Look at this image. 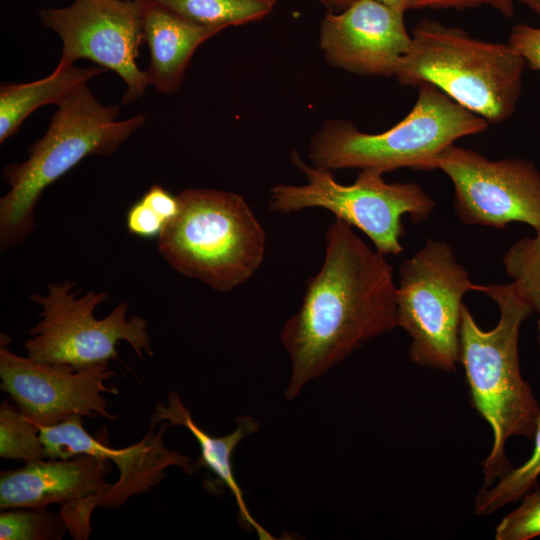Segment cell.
I'll use <instances>...</instances> for the list:
<instances>
[{"mask_svg":"<svg viewBox=\"0 0 540 540\" xmlns=\"http://www.w3.org/2000/svg\"><path fill=\"white\" fill-rule=\"evenodd\" d=\"M534 449L521 466L510 469L497 483L483 487L474 501V511L479 515L491 514L508 503L518 501L536 484L540 475V419L534 434Z\"/></svg>","mask_w":540,"mask_h":540,"instance_id":"ffe728a7","label":"cell"},{"mask_svg":"<svg viewBox=\"0 0 540 540\" xmlns=\"http://www.w3.org/2000/svg\"><path fill=\"white\" fill-rule=\"evenodd\" d=\"M37 426V425H36ZM170 425L163 421L158 430L150 424L146 435L137 443L123 448H111L105 439L92 437L75 416L54 426H37L44 445L46 459H70L81 454L102 456L114 464L119 479L103 497L101 506L118 508L137 494L148 492L165 477L172 466L186 473L194 470L188 455L169 450L163 436Z\"/></svg>","mask_w":540,"mask_h":540,"instance_id":"4fadbf2b","label":"cell"},{"mask_svg":"<svg viewBox=\"0 0 540 540\" xmlns=\"http://www.w3.org/2000/svg\"><path fill=\"white\" fill-rule=\"evenodd\" d=\"M163 421L170 426H183L194 436L200 448V458L195 467H207L227 486L236 501L239 519L245 529L254 531L261 540L274 539L252 517L232 467L235 448L246 436L259 430V423L250 416H242L237 419L238 425L232 433L219 437L211 436L195 423L176 392L169 394L167 405L157 403L154 408L150 424L157 425Z\"/></svg>","mask_w":540,"mask_h":540,"instance_id":"e0dca14e","label":"cell"},{"mask_svg":"<svg viewBox=\"0 0 540 540\" xmlns=\"http://www.w3.org/2000/svg\"><path fill=\"white\" fill-rule=\"evenodd\" d=\"M222 30L196 24L154 1H147L143 31L150 51V64L145 71L150 85L162 93H175L195 50Z\"/></svg>","mask_w":540,"mask_h":540,"instance_id":"2e32d148","label":"cell"},{"mask_svg":"<svg viewBox=\"0 0 540 540\" xmlns=\"http://www.w3.org/2000/svg\"><path fill=\"white\" fill-rule=\"evenodd\" d=\"M75 282L49 284L47 294L29 299L41 306L40 321L28 330L24 347L30 359L80 369L109 363L118 356L120 340L126 341L141 358L153 355L147 324L140 316L127 319L128 303L122 302L103 319L94 311L106 292L89 291L77 298Z\"/></svg>","mask_w":540,"mask_h":540,"instance_id":"9c48e42d","label":"cell"},{"mask_svg":"<svg viewBox=\"0 0 540 540\" xmlns=\"http://www.w3.org/2000/svg\"><path fill=\"white\" fill-rule=\"evenodd\" d=\"M538 344H539V348H540V319L538 321Z\"/></svg>","mask_w":540,"mask_h":540,"instance_id":"d6a6232c","label":"cell"},{"mask_svg":"<svg viewBox=\"0 0 540 540\" xmlns=\"http://www.w3.org/2000/svg\"><path fill=\"white\" fill-rule=\"evenodd\" d=\"M469 278L450 244L428 239L405 259L396 286L397 326L411 337L410 360L424 367L455 370L460 362L463 296L483 292Z\"/></svg>","mask_w":540,"mask_h":540,"instance_id":"ba28073f","label":"cell"},{"mask_svg":"<svg viewBox=\"0 0 540 540\" xmlns=\"http://www.w3.org/2000/svg\"><path fill=\"white\" fill-rule=\"evenodd\" d=\"M49 128L21 163L4 167L9 191L0 199V246L25 240L35 226L42 192L87 156L112 155L146 122L143 114L117 120L119 105H102L84 84L57 103Z\"/></svg>","mask_w":540,"mask_h":540,"instance_id":"3957f363","label":"cell"},{"mask_svg":"<svg viewBox=\"0 0 540 540\" xmlns=\"http://www.w3.org/2000/svg\"><path fill=\"white\" fill-rule=\"evenodd\" d=\"M0 457L25 463L46 459L38 427L11 400L0 405Z\"/></svg>","mask_w":540,"mask_h":540,"instance_id":"44dd1931","label":"cell"},{"mask_svg":"<svg viewBox=\"0 0 540 540\" xmlns=\"http://www.w3.org/2000/svg\"><path fill=\"white\" fill-rule=\"evenodd\" d=\"M490 6L506 17L514 13V0H411L409 9H466Z\"/></svg>","mask_w":540,"mask_h":540,"instance_id":"83f0119b","label":"cell"},{"mask_svg":"<svg viewBox=\"0 0 540 540\" xmlns=\"http://www.w3.org/2000/svg\"><path fill=\"white\" fill-rule=\"evenodd\" d=\"M100 505L101 498L93 496L61 506L59 514L64 519L72 538L77 540L89 538L92 532L91 515L93 510Z\"/></svg>","mask_w":540,"mask_h":540,"instance_id":"d4e9b609","label":"cell"},{"mask_svg":"<svg viewBox=\"0 0 540 540\" xmlns=\"http://www.w3.org/2000/svg\"><path fill=\"white\" fill-rule=\"evenodd\" d=\"M291 161L305 176L302 185L277 184L270 189L268 208L289 214L307 208H323L362 231L383 255H399L404 248L402 222L426 220L434 200L417 184L387 183L381 172L363 169L350 185L338 183L330 170L307 165L297 151Z\"/></svg>","mask_w":540,"mask_h":540,"instance_id":"52a82bcc","label":"cell"},{"mask_svg":"<svg viewBox=\"0 0 540 540\" xmlns=\"http://www.w3.org/2000/svg\"><path fill=\"white\" fill-rule=\"evenodd\" d=\"M167 223L141 199L128 210L126 227L131 234L152 239L158 238Z\"/></svg>","mask_w":540,"mask_h":540,"instance_id":"484cf974","label":"cell"},{"mask_svg":"<svg viewBox=\"0 0 540 540\" xmlns=\"http://www.w3.org/2000/svg\"><path fill=\"white\" fill-rule=\"evenodd\" d=\"M508 44L532 69L540 71V28L518 23L511 28Z\"/></svg>","mask_w":540,"mask_h":540,"instance_id":"4316f807","label":"cell"},{"mask_svg":"<svg viewBox=\"0 0 540 540\" xmlns=\"http://www.w3.org/2000/svg\"><path fill=\"white\" fill-rule=\"evenodd\" d=\"M325 240L323 263L308 278L299 309L279 333L291 363L288 400L397 326L396 284L385 255L341 219L327 228Z\"/></svg>","mask_w":540,"mask_h":540,"instance_id":"6da1fadb","label":"cell"},{"mask_svg":"<svg viewBox=\"0 0 540 540\" xmlns=\"http://www.w3.org/2000/svg\"><path fill=\"white\" fill-rule=\"evenodd\" d=\"M203 26L225 29L260 21L276 0H149Z\"/></svg>","mask_w":540,"mask_h":540,"instance_id":"d6986e66","label":"cell"},{"mask_svg":"<svg viewBox=\"0 0 540 540\" xmlns=\"http://www.w3.org/2000/svg\"><path fill=\"white\" fill-rule=\"evenodd\" d=\"M322 4L329 11L328 12H340L351 6L357 0H314Z\"/></svg>","mask_w":540,"mask_h":540,"instance_id":"f546056e","label":"cell"},{"mask_svg":"<svg viewBox=\"0 0 540 540\" xmlns=\"http://www.w3.org/2000/svg\"><path fill=\"white\" fill-rule=\"evenodd\" d=\"M114 375L109 363L80 369L46 364L18 356L1 343L0 389L37 426H54L75 416L117 420L104 396L118 393L105 385Z\"/></svg>","mask_w":540,"mask_h":540,"instance_id":"7c38bea8","label":"cell"},{"mask_svg":"<svg viewBox=\"0 0 540 540\" xmlns=\"http://www.w3.org/2000/svg\"><path fill=\"white\" fill-rule=\"evenodd\" d=\"M377 1L403 14L406 10H409L410 3H411V0H377Z\"/></svg>","mask_w":540,"mask_h":540,"instance_id":"4dcf8cb0","label":"cell"},{"mask_svg":"<svg viewBox=\"0 0 540 540\" xmlns=\"http://www.w3.org/2000/svg\"><path fill=\"white\" fill-rule=\"evenodd\" d=\"M105 68L56 67L47 77L30 83H6L0 87V142H5L37 108L55 104Z\"/></svg>","mask_w":540,"mask_h":540,"instance_id":"ac0fdd59","label":"cell"},{"mask_svg":"<svg viewBox=\"0 0 540 540\" xmlns=\"http://www.w3.org/2000/svg\"><path fill=\"white\" fill-rule=\"evenodd\" d=\"M395 77L429 83L488 123L506 121L517 106L525 60L508 44L476 39L457 27L422 19Z\"/></svg>","mask_w":540,"mask_h":540,"instance_id":"277c9868","label":"cell"},{"mask_svg":"<svg viewBox=\"0 0 540 540\" xmlns=\"http://www.w3.org/2000/svg\"><path fill=\"white\" fill-rule=\"evenodd\" d=\"M142 201L149 205L168 224L179 211V200L159 185L151 186L142 196Z\"/></svg>","mask_w":540,"mask_h":540,"instance_id":"f1b7e54d","label":"cell"},{"mask_svg":"<svg viewBox=\"0 0 540 540\" xmlns=\"http://www.w3.org/2000/svg\"><path fill=\"white\" fill-rule=\"evenodd\" d=\"M540 536V486L524 495L521 504L497 525L496 540H529Z\"/></svg>","mask_w":540,"mask_h":540,"instance_id":"cb8c5ba5","label":"cell"},{"mask_svg":"<svg viewBox=\"0 0 540 540\" xmlns=\"http://www.w3.org/2000/svg\"><path fill=\"white\" fill-rule=\"evenodd\" d=\"M403 15L377 0H357L343 11L325 14L320 47L337 68L367 76H395L412 42Z\"/></svg>","mask_w":540,"mask_h":540,"instance_id":"5bb4252c","label":"cell"},{"mask_svg":"<svg viewBox=\"0 0 540 540\" xmlns=\"http://www.w3.org/2000/svg\"><path fill=\"white\" fill-rule=\"evenodd\" d=\"M483 293L499 307L498 324L485 331L464 305L460 326V362L472 403L493 431V445L483 463L484 487L511 466L505 447L511 436L534 438L540 406L520 372L518 341L521 324L533 311L512 283L484 285Z\"/></svg>","mask_w":540,"mask_h":540,"instance_id":"7a4b0ae2","label":"cell"},{"mask_svg":"<svg viewBox=\"0 0 540 540\" xmlns=\"http://www.w3.org/2000/svg\"><path fill=\"white\" fill-rule=\"evenodd\" d=\"M434 169L451 180L453 208L462 223L496 229L513 222L540 227V171L532 162L494 161L451 144L434 158Z\"/></svg>","mask_w":540,"mask_h":540,"instance_id":"8fae6325","label":"cell"},{"mask_svg":"<svg viewBox=\"0 0 540 540\" xmlns=\"http://www.w3.org/2000/svg\"><path fill=\"white\" fill-rule=\"evenodd\" d=\"M111 461L81 454L70 459H41L0 474V508H42L77 500L103 497L112 484L106 481ZM101 506V505H100Z\"/></svg>","mask_w":540,"mask_h":540,"instance_id":"9a60e30c","label":"cell"},{"mask_svg":"<svg viewBox=\"0 0 540 540\" xmlns=\"http://www.w3.org/2000/svg\"><path fill=\"white\" fill-rule=\"evenodd\" d=\"M411 111L381 133H365L343 120H332L309 144L312 165L326 170L399 168L431 170L434 158L465 136L479 134L488 122L462 107L437 87L423 83Z\"/></svg>","mask_w":540,"mask_h":540,"instance_id":"8992f818","label":"cell"},{"mask_svg":"<svg viewBox=\"0 0 540 540\" xmlns=\"http://www.w3.org/2000/svg\"><path fill=\"white\" fill-rule=\"evenodd\" d=\"M147 1L74 0L62 8L39 12L42 24L63 43L57 67L89 59L117 73L127 85L123 104L140 98L150 85L136 58L144 39L143 13Z\"/></svg>","mask_w":540,"mask_h":540,"instance_id":"30bf717a","label":"cell"},{"mask_svg":"<svg viewBox=\"0 0 540 540\" xmlns=\"http://www.w3.org/2000/svg\"><path fill=\"white\" fill-rule=\"evenodd\" d=\"M66 530L62 516L48 507L13 508L0 514L1 540H59Z\"/></svg>","mask_w":540,"mask_h":540,"instance_id":"603a6c76","label":"cell"},{"mask_svg":"<svg viewBox=\"0 0 540 540\" xmlns=\"http://www.w3.org/2000/svg\"><path fill=\"white\" fill-rule=\"evenodd\" d=\"M502 263L518 294L540 314V227L512 244Z\"/></svg>","mask_w":540,"mask_h":540,"instance_id":"7402d4cb","label":"cell"},{"mask_svg":"<svg viewBox=\"0 0 540 540\" xmlns=\"http://www.w3.org/2000/svg\"><path fill=\"white\" fill-rule=\"evenodd\" d=\"M519 1L522 4L529 7L531 10H533L535 13L540 15V0H514Z\"/></svg>","mask_w":540,"mask_h":540,"instance_id":"1f68e13d","label":"cell"},{"mask_svg":"<svg viewBox=\"0 0 540 540\" xmlns=\"http://www.w3.org/2000/svg\"><path fill=\"white\" fill-rule=\"evenodd\" d=\"M141 1H149V0H141Z\"/></svg>","mask_w":540,"mask_h":540,"instance_id":"836d02e7","label":"cell"},{"mask_svg":"<svg viewBox=\"0 0 540 540\" xmlns=\"http://www.w3.org/2000/svg\"><path fill=\"white\" fill-rule=\"evenodd\" d=\"M177 197L179 211L157 238L163 259L217 291L246 283L263 262L266 234L244 197L208 188Z\"/></svg>","mask_w":540,"mask_h":540,"instance_id":"5b68a950","label":"cell"}]
</instances>
